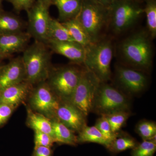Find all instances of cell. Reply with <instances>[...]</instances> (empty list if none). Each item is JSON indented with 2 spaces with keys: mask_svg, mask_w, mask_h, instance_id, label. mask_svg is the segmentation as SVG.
<instances>
[{
  "mask_svg": "<svg viewBox=\"0 0 156 156\" xmlns=\"http://www.w3.org/2000/svg\"><path fill=\"white\" fill-rule=\"evenodd\" d=\"M25 82L31 86L47 80L50 75V54L45 44L36 41L23 50L21 57Z\"/></svg>",
  "mask_w": 156,
  "mask_h": 156,
  "instance_id": "1",
  "label": "cell"
},
{
  "mask_svg": "<svg viewBox=\"0 0 156 156\" xmlns=\"http://www.w3.org/2000/svg\"><path fill=\"white\" fill-rule=\"evenodd\" d=\"M16 108L13 105L0 103V126L7 122Z\"/></svg>",
  "mask_w": 156,
  "mask_h": 156,
  "instance_id": "31",
  "label": "cell"
},
{
  "mask_svg": "<svg viewBox=\"0 0 156 156\" xmlns=\"http://www.w3.org/2000/svg\"><path fill=\"white\" fill-rule=\"evenodd\" d=\"M49 9L37 2L27 11L28 24L27 33L36 41L48 43V33L51 17Z\"/></svg>",
  "mask_w": 156,
  "mask_h": 156,
  "instance_id": "10",
  "label": "cell"
},
{
  "mask_svg": "<svg viewBox=\"0 0 156 156\" xmlns=\"http://www.w3.org/2000/svg\"><path fill=\"white\" fill-rule=\"evenodd\" d=\"M130 102L122 92L106 83L101 82L93 101L92 111L101 115L114 112L130 111Z\"/></svg>",
  "mask_w": 156,
  "mask_h": 156,
  "instance_id": "5",
  "label": "cell"
},
{
  "mask_svg": "<svg viewBox=\"0 0 156 156\" xmlns=\"http://www.w3.org/2000/svg\"><path fill=\"white\" fill-rule=\"evenodd\" d=\"M100 83L92 72L85 68L79 83L68 101L87 117L92 112L95 93Z\"/></svg>",
  "mask_w": 156,
  "mask_h": 156,
  "instance_id": "8",
  "label": "cell"
},
{
  "mask_svg": "<svg viewBox=\"0 0 156 156\" xmlns=\"http://www.w3.org/2000/svg\"><path fill=\"white\" fill-rule=\"evenodd\" d=\"M156 151V143L143 140L133 149L131 156H153Z\"/></svg>",
  "mask_w": 156,
  "mask_h": 156,
  "instance_id": "29",
  "label": "cell"
},
{
  "mask_svg": "<svg viewBox=\"0 0 156 156\" xmlns=\"http://www.w3.org/2000/svg\"><path fill=\"white\" fill-rule=\"evenodd\" d=\"M148 33L139 32L126 39L121 52L126 62L140 69L149 68L152 62V49Z\"/></svg>",
  "mask_w": 156,
  "mask_h": 156,
  "instance_id": "3",
  "label": "cell"
},
{
  "mask_svg": "<svg viewBox=\"0 0 156 156\" xmlns=\"http://www.w3.org/2000/svg\"><path fill=\"white\" fill-rule=\"evenodd\" d=\"M136 132L143 140H151L156 143V125L154 122L144 120L137 124Z\"/></svg>",
  "mask_w": 156,
  "mask_h": 156,
  "instance_id": "27",
  "label": "cell"
},
{
  "mask_svg": "<svg viewBox=\"0 0 156 156\" xmlns=\"http://www.w3.org/2000/svg\"><path fill=\"white\" fill-rule=\"evenodd\" d=\"M86 117L69 101L60 100L56 111V118L71 131L79 133L87 126Z\"/></svg>",
  "mask_w": 156,
  "mask_h": 156,
  "instance_id": "12",
  "label": "cell"
},
{
  "mask_svg": "<svg viewBox=\"0 0 156 156\" xmlns=\"http://www.w3.org/2000/svg\"><path fill=\"white\" fill-rule=\"evenodd\" d=\"M0 67H1V66H0Z\"/></svg>",
  "mask_w": 156,
  "mask_h": 156,
  "instance_id": "39",
  "label": "cell"
},
{
  "mask_svg": "<svg viewBox=\"0 0 156 156\" xmlns=\"http://www.w3.org/2000/svg\"><path fill=\"white\" fill-rule=\"evenodd\" d=\"M113 55L112 45L108 40H100L85 48L83 64L100 82L106 83L111 77V64Z\"/></svg>",
  "mask_w": 156,
  "mask_h": 156,
  "instance_id": "2",
  "label": "cell"
},
{
  "mask_svg": "<svg viewBox=\"0 0 156 156\" xmlns=\"http://www.w3.org/2000/svg\"><path fill=\"white\" fill-rule=\"evenodd\" d=\"M105 7L109 8L115 0H95Z\"/></svg>",
  "mask_w": 156,
  "mask_h": 156,
  "instance_id": "35",
  "label": "cell"
},
{
  "mask_svg": "<svg viewBox=\"0 0 156 156\" xmlns=\"http://www.w3.org/2000/svg\"><path fill=\"white\" fill-rule=\"evenodd\" d=\"M91 43L100 41L104 29L109 23V9L95 0H83L80 11L76 17Z\"/></svg>",
  "mask_w": 156,
  "mask_h": 156,
  "instance_id": "4",
  "label": "cell"
},
{
  "mask_svg": "<svg viewBox=\"0 0 156 156\" xmlns=\"http://www.w3.org/2000/svg\"><path fill=\"white\" fill-rule=\"evenodd\" d=\"M83 69L68 66L51 71L47 83L60 100L69 101L79 83Z\"/></svg>",
  "mask_w": 156,
  "mask_h": 156,
  "instance_id": "7",
  "label": "cell"
},
{
  "mask_svg": "<svg viewBox=\"0 0 156 156\" xmlns=\"http://www.w3.org/2000/svg\"><path fill=\"white\" fill-rule=\"evenodd\" d=\"M108 9L109 23L116 34L130 28L144 13L138 2L132 0H115Z\"/></svg>",
  "mask_w": 156,
  "mask_h": 156,
  "instance_id": "6",
  "label": "cell"
},
{
  "mask_svg": "<svg viewBox=\"0 0 156 156\" xmlns=\"http://www.w3.org/2000/svg\"><path fill=\"white\" fill-rule=\"evenodd\" d=\"M53 152L51 148L45 147H35L32 156H52Z\"/></svg>",
  "mask_w": 156,
  "mask_h": 156,
  "instance_id": "33",
  "label": "cell"
},
{
  "mask_svg": "<svg viewBox=\"0 0 156 156\" xmlns=\"http://www.w3.org/2000/svg\"><path fill=\"white\" fill-rule=\"evenodd\" d=\"M37 2L41 4L46 8L49 9L50 5L53 4V0H37Z\"/></svg>",
  "mask_w": 156,
  "mask_h": 156,
  "instance_id": "34",
  "label": "cell"
},
{
  "mask_svg": "<svg viewBox=\"0 0 156 156\" xmlns=\"http://www.w3.org/2000/svg\"><path fill=\"white\" fill-rule=\"evenodd\" d=\"M25 80V69L21 57L14 58L0 67V91Z\"/></svg>",
  "mask_w": 156,
  "mask_h": 156,
  "instance_id": "13",
  "label": "cell"
},
{
  "mask_svg": "<svg viewBox=\"0 0 156 156\" xmlns=\"http://www.w3.org/2000/svg\"><path fill=\"white\" fill-rule=\"evenodd\" d=\"M1 4H2V0H0V7H1Z\"/></svg>",
  "mask_w": 156,
  "mask_h": 156,
  "instance_id": "38",
  "label": "cell"
},
{
  "mask_svg": "<svg viewBox=\"0 0 156 156\" xmlns=\"http://www.w3.org/2000/svg\"><path fill=\"white\" fill-rule=\"evenodd\" d=\"M55 143L52 136L48 134L39 131H34L35 146L51 148Z\"/></svg>",
  "mask_w": 156,
  "mask_h": 156,
  "instance_id": "30",
  "label": "cell"
},
{
  "mask_svg": "<svg viewBox=\"0 0 156 156\" xmlns=\"http://www.w3.org/2000/svg\"><path fill=\"white\" fill-rule=\"evenodd\" d=\"M32 86L24 81L0 91V103L17 108L27 99Z\"/></svg>",
  "mask_w": 156,
  "mask_h": 156,
  "instance_id": "16",
  "label": "cell"
},
{
  "mask_svg": "<svg viewBox=\"0 0 156 156\" xmlns=\"http://www.w3.org/2000/svg\"><path fill=\"white\" fill-rule=\"evenodd\" d=\"M48 42L50 40L56 41H74L62 23L52 18L48 27Z\"/></svg>",
  "mask_w": 156,
  "mask_h": 156,
  "instance_id": "23",
  "label": "cell"
},
{
  "mask_svg": "<svg viewBox=\"0 0 156 156\" xmlns=\"http://www.w3.org/2000/svg\"><path fill=\"white\" fill-rule=\"evenodd\" d=\"M95 126L100 131L105 138L108 141L110 145L119 133V132L115 134L113 132L108 121L103 115H101V117L98 119Z\"/></svg>",
  "mask_w": 156,
  "mask_h": 156,
  "instance_id": "28",
  "label": "cell"
},
{
  "mask_svg": "<svg viewBox=\"0 0 156 156\" xmlns=\"http://www.w3.org/2000/svg\"><path fill=\"white\" fill-rule=\"evenodd\" d=\"M47 44L57 54L66 57L74 63H83L85 48L75 41H48Z\"/></svg>",
  "mask_w": 156,
  "mask_h": 156,
  "instance_id": "14",
  "label": "cell"
},
{
  "mask_svg": "<svg viewBox=\"0 0 156 156\" xmlns=\"http://www.w3.org/2000/svg\"><path fill=\"white\" fill-rule=\"evenodd\" d=\"M78 134L77 136L78 143H95L103 145L107 149L109 146V143L95 126H86Z\"/></svg>",
  "mask_w": 156,
  "mask_h": 156,
  "instance_id": "22",
  "label": "cell"
},
{
  "mask_svg": "<svg viewBox=\"0 0 156 156\" xmlns=\"http://www.w3.org/2000/svg\"><path fill=\"white\" fill-rule=\"evenodd\" d=\"M130 115L131 114L129 111H121L103 116L106 118L108 121L113 132L117 134L119 132L121 128L125 125Z\"/></svg>",
  "mask_w": 156,
  "mask_h": 156,
  "instance_id": "26",
  "label": "cell"
},
{
  "mask_svg": "<svg viewBox=\"0 0 156 156\" xmlns=\"http://www.w3.org/2000/svg\"><path fill=\"white\" fill-rule=\"evenodd\" d=\"M138 144L131 136L127 134L120 135L119 133L108 149L112 152L119 153L128 149H133Z\"/></svg>",
  "mask_w": 156,
  "mask_h": 156,
  "instance_id": "24",
  "label": "cell"
},
{
  "mask_svg": "<svg viewBox=\"0 0 156 156\" xmlns=\"http://www.w3.org/2000/svg\"><path fill=\"white\" fill-rule=\"evenodd\" d=\"M17 11H27L33 5L34 0H9Z\"/></svg>",
  "mask_w": 156,
  "mask_h": 156,
  "instance_id": "32",
  "label": "cell"
},
{
  "mask_svg": "<svg viewBox=\"0 0 156 156\" xmlns=\"http://www.w3.org/2000/svg\"><path fill=\"white\" fill-rule=\"evenodd\" d=\"M51 120L55 143L71 146L77 145V138L75 132L56 118Z\"/></svg>",
  "mask_w": 156,
  "mask_h": 156,
  "instance_id": "19",
  "label": "cell"
},
{
  "mask_svg": "<svg viewBox=\"0 0 156 156\" xmlns=\"http://www.w3.org/2000/svg\"><path fill=\"white\" fill-rule=\"evenodd\" d=\"M23 23L19 17L10 14L0 13V35L23 31Z\"/></svg>",
  "mask_w": 156,
  "mask_h": 156,
  "instance_id": "21",
  "label": "cell"
},
{
  "mask_svg": "<svg viewBox=\"0 0 156 156\" xmlns=\"http://www.w3.org/2000/svg\"><path fill=\"white\" fill-rule=\"evenodd\" d=\"M31 37L28 33L0 35V52L6 56L25 50Z\"/></svg>",
  "mask_w": 156,
  "mask_h": 156,
  "instance_id": "15",
  "label": "cell"
},
{
  "mask_svg": "<svg viewBox=\"0 0 156 156\" xmlns=\"http://www.w3.org/2000/svg\"><path fill=\"white\" fill-rule=\"evenodd\" d=\"M27 99L28 106L33 111L50 120L56 118L60 100L52 91L47 81L39 83L32 88Z\"/></svg>",
  "mask_w": 156,
  "mask_h": 156,
  "instance_id": "9",
  "label": "cell"
},
{
  "mask_svg": "<svg viewBox=\"0 0 156 156\" xmlns=\"http://www.w3.org/2000/svg\"><path fill=\"white\" fill-rule=\"evenodd\" d=\"M6 57L5 56V55H3L2 53H1V52H0V59H2V58H4L5 57Z\"/></svg>",
  "mask_w": 156,
  "mask_h": 156,
  "instance_id": "36",
  "label": "cell"
},
{
  "mask_svg": "<svg viewBox=\"0 0 156 156\" xmlns=\"http://www.w3.org/2000/svg\"><path fill=\"white\" fill-rule=\"evenodd\" d=\"M83 0H53L58 9V19L63 22L77 17L82 8Z\"/></svg>",
  "mask_w": 156,
  "mask_h": 156,
  "instance_id": "17",
  "label": "cell"
},
{
  "mask_svg": "<svg viewBox=\"0 0 156 156\" xmlns=\"http://www.w3.org/2000/svg\"><path fill=\"white\" fill-rule=\"evenodd\" d=\"M144 13L146 17L149 35L155 38L156 36V0H146Z\"/></svg>",
  "mask_w": 156,
  "mask_h": 156,
  "instance_id": "25",
  "label": "cell"
},
{
  "mask_svg": "<svg viewBox=\"0 0 156 156\" xmlns=\"http://www.w3.org/2000/svg\"><path fill=\"white\" fill-rule=\"evenodd\" d=\"M27 111L26 124L28 127L33 129L34 131H41L49 134L53 138L51 120L44 115L34 111L28 106L27 107Z\"/></svg>",
  "mask_w": 156,
  "mask_h": 156,
  "instance_id": "18",
  "label": "cell"
},
{
  "mask_svg": "<svg viewBox=\"0 0 156 156\" xmlns=\"http://www.w3.org/2000/svg\"><path fill=\"white\" fill-rule=\"evenodd\" d=\"M132 1H135V2H139V0H132Z\"/></svg>",
  "mask_w": 156,
  "mask_h": 156,
  "instance_id": "37",
  "label": "cell"
},
{
  "mask_svg": "<svg viewBox=\"0 0 156 156\" xmlns=\"http://www.w3.org/2000/svg\"><path fill=\"white\" fill-rule=\"evenodd\" d=\"M115 78L120 88L130 94L140 93L147 85V76L144 73L126 66H117Z\"/></svg>",
  "mask_w": 156,
  "mask_h": 156,
  "instance_id": "11",
  "label": "cell"
},
{
  "mask_svg": "<svg viewBox=\"0 0 156 156\" xmlns=\"http://www.w3.org/2000/svg\"><path fill=\"white\" fill-rule=\"evenodd\" d=\"M61 23L67 29L75 42L85 48L92 44L87 32L76 18Z\"/></svg>",
  "mask_w": 156,
  "mask_h": 156,
  "instance_id": "20",
  "label": "cell"
}]
</instances>
